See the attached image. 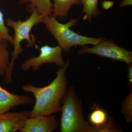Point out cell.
<instances>
[{
	"label": "cell",
	"mask_w": 132,
	"mask_h": 132,
	"mask_svg": "<svg viewBox=\"0 0 132 132\" xmlns=\"http://www.w3.org/2000/svg\"><path fill=\"white\" fill-rule=\"evenodd\" d=\"M69 64L68 60L64 67H60L55 79L47 86L40 87L29 84L22 86L24 92L31 93L35 98L29 118L52 115L61 111L60 104L67 90L66 73Z\"/></svg>",
	"instance_id": "obj_1"
},
{
	"label": "cell",
	"mask_w": 132,
	"mask_h": 132,
	"mask_svg": "<svg viewBox=\"0 0 132 132\" xmlns=\"http://www.w3.org/2000/svg\"><path fill=\"white\" fill-rule=\"evenodd\" d=\"M31 15L26 20L14 21L11 19L6 20L7 25L13 29L14 35L13 40L14 50L12 53V58L6 73L5 75V81L6 84L12 83L13 70L15 62L19 55L22 53L24 49L22 47V42L26 40L28 42V46L32 47L35 44V39L34 37L31 38L30 32L35 26L43 22L45 16L39 14L35 10L31 13Z\"/></svg>",
	"instance_id": "obj_2"
},
{
	"label": "cell",
	"mask_w": 132,
	"mask_h": 132,
	"mask_svg": "<svg viewBox=\"0 0 132 132\" xmlns=\"http://www.w3.org/2000/svg\"><path fill=\"white\" fill-rule=\"evenodd\" d=\"M43 22L46 28L57 40L58 46L65 53L69 52L74 46H83L87 44L95 45L105 39L87 37L73 32L70 28L77 23V19L74 18L67 23L62 24L51 15L45 16Z\"/></svg>",
	"instance_id": "obj_3"
},
{
	"label": "cell",
	"mask_w": 132,
	"mask_h": 132,
	"mask_svg": "<svg viewBox=\"0 0 132 132\" xmlns=\"http://www.w3.org/2000/svg\"><path fill=\"white\" fill-rule=\"evenodd\" d=\"M61 132H90L91 125L84 118L82 104L74 88L67 90L61 102Z\"/></svg>",
	"instance_id": "obj_4"
},
{
	"label": "cell",
	"mask_w": 132,
	"mask_h": 132,
	"mask_svg": "<svg viewBox=\"0 0 132 132\" xmlns=\"http://www.w3.org/2000/svg\"><path fill=\"white\" fill-rule=\"evenodd\" d=\"M92 54L116 61L125 62L127 64L132 62V53L120 47L112 40L102 41L94 46L89 47L82 46L79 54Z\"/></svg>",
	"instance_id": "obj_5"
},
{
	"label": "cell",
	"mask_w": 132,
	"mask_h": 132,
	"mask_svg": "<svg viewBox=\"0 0 132 132\" xmlns=\"http://www.w3.org/2000/svg\"><path fill=\"white\" fill-rule=\"evenodd\" d=\"M39 56L26 60L21 65V68L24 71L32 69L35 71L39 70L40 66L47 63H53L62 67L65 65L62 57V50L57 45L51 47L48 45L42 46L39 48Z\"/></svg>",
	"instance_id": "obj_6"
},
{
	"label": "cell",
	"mask_w": 132,
	"mask_h": 132,
	"mask_svg": "<svg viewBox=\"0 0 132 132\" xmlns=\"http://www.w3.org/2000/svg\"><path fill=\"white\" fill-rule=\"evenodd\" d=\"M60 123L54 115L39 116L29 118L20 130L21 132H52L58 128Z\"/></svg>",
	"instance_id": "obj_7"
},
{
	"label": "cell",
	"mask_w": 132,
	"mask_h": 132,
	"mask_svg": "<svg viewBox=\"0 0 132 132\" xmlns=\"http://www.w3.org/2000/svg\"><path fill=\"white\" fill-rule=\"evenodd\" d=\"M30 112H9L0 114V132H15L24 127L29 118Z\"/></svg>",
	"instance_id": "obj_8"
},
{
	"label": "cell",
	"mask_w": 132,
	"mask_h": 132,
	"mask_svg": "<svg viewBox=\"0 0 132 132\" xmlns=\"http://www.w3.org/2000/svg\"><path fill=\"white\" fill-rule=\"evenodd\" d=\"M32 103L31 97L12 93L0 85V114L9 112L15 107L31 105Z\"/></svg>",
	"instance_id": "obj_9"
},
{
	"label": "cell",
	"mask_w": 132,
	"mask_h": 132,
	"mask_svg": "<svg viewBox=\"0 0 132 132\" xmlns=\"http://www.w3.org/2000/svg\"><path fill=\"white\" fill-rule=\"evenodd\" d=\"M19 3L20 4L29 3L27 10L30 13L35 10L39 14L44 16L52 15L53 4L51 0H20Z\"/></svg>",
	"instance_id": "obj_10"
},
{
	"label": "cell",
	"mask_w": 132,
	"mask_h": 132,
	"mask_svg": "<svg viewBox=\"0 0 132 132\" xmlns=\"http://www.w3.org/2000/svg\"><path fill=\"white\" fill-rule=\"evenodd\" d=\"M109 118L105 111L95 106L89 116V121L92 124L90 132H101Z\"/></svg>",
	"instance_id": "obj_11"
},
{
	"label": "cell",
	"mask_w": 132,
	"mask_h": 132,
	"mask_svg": "<svg viewBox=\"0 0 132 132\" xmlns=\"http://www.w3.org/2000/svg\"><path fill=\"white\" fill-rule=\"evenodd\" d=\"M81 2V0H53L52 16L56 19L67 18L72 7L75 5H79Z\"/></svg>",
	"instance_id": "obj_12"
},
{
	"label": "cell",
	"mask_w": 132,
	"mask_h": 132,
	"mask_svg": "<svg viewBox=\"0 0 132 132\" xmlns=\"http://www.w3.org/2000/svg\"><path fill=\"white\" fill-rule=\"evenodd\" d=\"M99 0H81V3L83 6V13L85 15L84 20L90 22L92 17H96L100 14L101 12L98 8Z\"/></svg>",
	"instance_id": "obj_13"
},
{
	"label": "cell",
	"mask_w": 132,
	"mask_h": 132,
	"mask_svg": "<svg viewBox=\"0 0 132 132\" xmlns=\"http://www.w3.org/2000/svg\"><path fill=\"white\" fill-rule=\"evenodd\" d=\"M7 43L0 39V77L5 75L10 62Z\"/></svg>",
	"instance_id": "obj_14"
},
{
	"label": "cell",
	"mask_w": 132,
	"mask_h": 132,
	"mask_svg": "<svg viewBox=\"0 0 132 132\" xmlns=\"http://www.w3.org/2000/svg\"><path fill=\"white\" fill-rule=\"evenodd\" d=\"M0 39L7 42L12 45L13 38L9 34V31L5 24L4 14L0 9Z\"/></svg>",
	"instance_id": "obj_15"
},
{
	"label": "cell",
	"mask_w": 132,
	"mask_h": 132,
	"mask_svg": "<svg viewBox=\"0 0 132 132\" xmlns=\"http://www.w3.org/2000/svg\"><path fill=\"white\" fill-rule=\"evenodd\" d=\"M132 97L131 93L126 98L123 104L122 113L128 123L131 122L132 120Z\"/></svg>",
	"instance_id": "obj_16"
},
{
	"label": "cell",
	"mask_w": 132,
	"mask_h": 132,
	"mask_svg": "<svg viewBox=\"0 0 132 132\" xmlns=\"http://www.w3.org/2000/svg\"><path fill=\"white\" fill-rule=\"evenodd\" d=\"M114 4V2L111 1H105L102 3V7L104 9L107 10L112 7L113 6Z\"/></svg>",
	"instance_id": "obj_17"
},
{
	"label": "cell",
	"mask_w": 132,
	"mask_h": 132,
	"mask_svg": "<svg viewBox=\"0 0 132 132\" xmlns=\"http://www.w3.org/2000/svg\"><path fill=\"white\" fill-rule=\"evenodd\" d=\"M132 5V0H123L120 3L119 6L120 7L127 6Z\"/></svg>",
	"instance_id": "obj_18"
},
{
	"label": "cell",
	"mask_w": 132,
	"mask_h": 132,
	"mask_svg": "<svg viewBox=\"0 0 132 132\" xmlns=\"http://www.w3.org/2000/svg\"><path fill=\"white\" fill-rule=\"evenodd\" d=\"M129 67L128 68V78L129 80V82L130 84H132V64H128Z\"/></svg>",
	"instance_id": "obj_19"
}]
</instances>
